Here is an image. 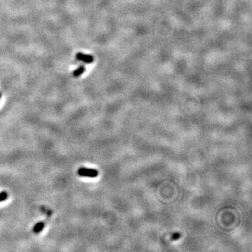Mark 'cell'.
<instances>
[{"mask_svg":"<svg viewBox=\"0 0 252 252\" xmlns=\"http://www.w3.org/2000/svg\"><path fill=\"white\" fill-rule=\"evenodd\" d=\"M77 174L81 177H97L99 172L97 169H90L86 168H80L77 170Z\"/></svg>","mask_w":252,"mask_h":252,"instance_id":"cell-1","label":"cell"},{"mask_svg":"<svg viewBox=\"0 0 252 252\" xmlns=\"http://www.w3.org/2000/svg\"><path fill=\"white\" fill-rule=\"evenodd\" d=\"M76 59L80 60V61L88 63V64H90V63H92L94 62V57L92 55L78 53L76 54Z\"/></svg>","mask_w":252,"mask_h":252,"instance_id":"cell-2","label":"cell"},{"mask_svg":"<svg viewBox=\"0 0 252 252\" xmlns=\"http://www.w3.org/2000/svg\"><path fill=\"white\" fill-rule=\"evenodd\" d=\"M44 226H45L44 223L42 222V221H40V222H38L36 225L33 227V228H32V231H33L34 233H36V234L39 233V232H41L43 231Z\"/></svg>","mask_w":252,"mask_h":252,"instance_id":"cell-3","label":"cell"},{"mask_svg":"<svg viewBox=\"0 0 252 252\" xmlns=\"http://www.w3.org/2000/svg\"><path fill=\"white\" fill-rule=\"evenodd\" d=\"M85 71H86V67L83 66V65H81V66L79 67L76 70L74 71L73 76H74V77H79V76H80Z\"/></svg>","mask_w":252,"mask_h":252,"instance_id":"cell-4","label":"cell"},{"mask_svg":"<svg viewBox=\"0 0 252 252\" xmlns=\"http://www.w3.org/2000/svg\"><path fill=\"white\" fill-rule=\"evenodd\" d=\"M8 198V193L7 192H3L0 193V202L5 200H7Z\"/></svg>","mask_w":252,"mask_h":252,"instance_id":"cell-5","label":"cell"},{"mask_svg":"<svg viewBox=\"0 0 252 252\" xmlns=\"http://www.w3.org/2000/svg\"><path fill=\"white\" fill-rule=\"evenodd\" d=\"M181 237V235L179 233H175L173 235H172V240H177L179 239V238Z\"/></svg>","mask_w":252,"mask_h":252,"instance_id":"cell-6","label":"cell"},{"mask_svg":"<svg viewBox=\"0 0 252 252\" xmlns=\"http://www.w3.org/2000/svg\"><path fill=\"white\" fill-rule=\"evenodd\" d=\"M0 98H1V92H0Z\"/></svg>","mask_w":252,"mask_h":252,"instance_id":"cell-7","label":"cell"}]
</instances>
